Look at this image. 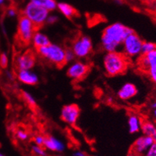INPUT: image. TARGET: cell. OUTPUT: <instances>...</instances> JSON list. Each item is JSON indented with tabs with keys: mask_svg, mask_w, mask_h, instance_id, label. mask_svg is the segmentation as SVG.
Segmentation results:
<instances>
[{
	"mask_svg": "<svg viewBox=\"0 0 156 156\" xmlns=\"http://www.w3.org/2000/svg\"><path fill=\"white\" fill-rule=\"evenodd\" d=\"M133 30L121 23H113L104 28L101 35L102 48L106 52L120 51L125 38Z\"/></svg>",
	"mask_w": 156,
	"mask_h": 156,
	"instance_id": "obj_1",
	"label": "cell"
},
{
	"mask_svg": "<svg viewBox=\"0 0 156 156\" xmlns=\"http://www.w3.org/2000/svg\"><path fill=\"white\" fill-rule=\"evenodd\" d=\"M103 65L107 76H117L124 74L128 68V58L121 51L106 52Z\"/></svg>",
	"mask_w": 156,
	"mask_h": 156,
	"instance_id": "obj_2",
	"label": "cell"
},
{
	"mask_svg": "<svg viewBox=\"0 0 156 156\" xmlns=\"http://www.w3.org/2000/svg\"><path fill=\"white\" fill-rule=\"evenodd\" d=\"M37 51L40 56L52 65L58 67H63L66 65L65 58V49L62 45L51 43L48 46L39 48Z\"/></svg>",
	"mask_w": 156,
	"mask_h": 156,
	"instance_id": "obj_3",
	"label": "cell"
},
{
	"mask_svg": "<svg viewBox=\"0 0 156 156\" xmlns=\"http://www.w3.org/2000/svg\"><path fill=\"white\" fill-rule=\"evenodd\" d=\"M50 12L42 7L29 2L23 9V15L26 16L34 23L37 29L46 24L47 19Z\"/></svg>",
	"mask_w": 156,
	"mask_h": 156,
	"instance_id": "obj_4",
	"label": "cell"
},
{
	"mask_svg": "<svg viewBox=\"0 0 156 156\" xmlns=\"http://www.w3.org/2000/svg\"><path fill=\"white\" fill-rule=\"evenodd\" d=\"M142 44L143 41L141 38L134 31H133L124 40L121 47V52L127 58H139L142 55Z\"/></svg>",
	"mask_w": 156,
	"mask_h": 156,
	"instance_id": "obj_5",
	"label": "cell"
},
{
	"mask_svg": "<svg viewBox=\"0 0 156 156\" xmlns=\"http://www.w3.org/2000/svg\"><path fill=\"white\" fill-rule=\"evenodd\" d=\"M37 27L28 18L21 16L17 24V38L21 43L27 44L30 43Z\"/></svg>",
	"mask_w": 156,
	"mask_h": 156,
	"instance_id": "obj_6",
	"label": "cell"
},
{
	"mask_svg": "<svg viewBox=\"0 0 156 156\" xmlns=\"http://www.w3.org/2000/svg\"><path fill=\"white\" fill-rule=\"evenodd\" d=\"M93 44L91 38L89 37L83 35L79 36L73 41L72 44V50L75 53L76 58H86L91 54L93 51Z\"/></svg>",
	"mask_w": 156,
	"mask_h": 156,
	"instance_id": "obj_7",
	"label": "cell"
},
{
	"mask_svg": "<svg viewBox=\"0 0 156 156\" xmlns=\"http://www.w3.org/2000/svg\"><path fill=\"white\" fill-rule=\"evenodd\" d=\"M139 67L156 85V50L139 57Z\"/></svg>",
	"mask_w": 156,
	"mask_h": 156,
	"instance_id": "obj_8",
	"label": "cell"
},
{
	"mask_svg": "<svg viewBox=\"0 0 156 156\" xmlns=\"http://www.w3.org/2000/svg\"><path fill=\"white\" fill-rule=\"evenodd\" d=\"M89 72V66L83 61H75L69 65L67 69V76L74 81L84 79Z\"/></svg>",
	"mask_w": 156,
	"mask_h": 156,
	"instance_id": "obj_9",
	"label": "cell"
},
{
	"mask_svg": "<svg viewBox=\"0 0 156 156\" xmlns=\"http://www.w3.org/2000/svg\"><path fill=\"white\" fill-rule=\"evenodd\" d=\"M154 141V139L149 136L144 134L140 136L133 143L129 156H144L146 151Z\"/></svg>",
	"mask_w": 156,
	"mask_h": 156,
	"instance_id": "obj_10",
	"label": "cell"
},
{
	"mask_svg": "<svg viewBox=\"0 0 156 156\" xmlns=\"http://www.w3.org/2000/svg\"><path fill=\"white\" fill-rule=\"evenodd\" d=\"M80 116L79 106L74 103L65 105L61 110V119L70 126L76 125Z\"/></svg>",
	"mask_w": 156,
	"mask_h": 156,
	"instance_id": "obj_11",
	"label": "cell"
},
{
	"mask_svg": "<svg viewBox=\"0 0 156 156\" xmlns=\"http://www.w3.org/2000/svg\"><path fill=\"white\" fill-rule=\"evenodd\" d=\"M36 65V57L31 51L19 55L16 58V66L18 71L30 70Z\"/></svg>",
	"mask_w": 156,
	"mask_h": 156,
	"instance_id": "obj_12",
	"label": "cell"
},
{
	"mask_svg": "<svg viewBox=\"0 0 156 156\" xmlns=\"http://www.w3.org/2000/svg\"><path fill=\"white\" fill-rule=\"evenodd\" d=\"M17 79L21 83L27 85V86H35L40 81L38 75L32 69L18 71Z\"/></svg>",
	"mask_w": 156,
	"mask_h": 156,
	"instance_id": "obj_13",
	"label": "cell"
},
{
	"mask_svg": "<svg viewBox=\"0 0 156 156\" xmlns=\"http://www.w3.org/2000/svg\"><path fill=\"white\" fill-rule=\"evenodd\" d=\"M44 147L51 151L55 152H63L66 148L65 144L62 140L58 138L53 135H49L45 137V141Z\"/></svg>",
	"mask_w": 156,
	"mask_h": 156,
	"instance_id": "obj_14",
	"label": "cell"
},
{
	"mask_svg": "<svg viewBox=\"0 0 156 156\" xmlns=\"http://www.w3.org/2000/svg\"><path fill=\"white\" fill-rule=\"evenodd\" d=\"M137 87L135 85L132 83H124L117 92V96L119 99L124 101H127L134 97H135L137 94Z\"/></svg>",
	"mask_w": 156,
	"mask_h": 156,
	"instance_id": "obj_15",
	"label": "cell"
},
{
	"mask_svg": "<svg viewBox=\"0 0 156 156\" xmlns=\"http://www.w3.org/2000/svg\"><path fill=\"white\" fill-rule=\"evenodd\" d=\"M31 42H32L33 45L36 48L37 50L41 48H43V47L48 46V44H51L50 38L48 37V35L42 31L37 30L33 36Z\"/></svg>",
	"mask_w": 156,
	"mask_h": 156,
	"instance_id": "obj_16",
	"label": "cell"
},
{
	"mask_svg": "<svg viewBox=\"0 0 156 156\" xmlns=\"http://www.w3.org/2000/svg\"><path fill=\"white\" fill-rule=\"evenodd\" d=\"M141 125H142V120L138 115L135 113L129 115L127 118V127H128V130L130 134H135V133L139 132L141 129Z\"/></svg>",
	"mask_w": 156,
	"mask_h": 156,
	"instance_id": "obj_17",
	"label": "cell"
},
{
	"mask_svg": "<svg viewBox=\"0 0 156 156\" xmlns=\"http://www.w3.org/2000/svg\"><path fill=\"white\" fill-rule=\"evenodd\" d=\"M141 130L144 135L149 136L156 141V125L153 122L149 120L143 121Z\"/></svg>",
	"mask_w": 156,
	"mask_h": 156,
	"instance_id": "obj_18",
	"label": "cell"
},
{
	"mask_svg": "<svg viewBox=\"0 0 156 156\" xmlns=\"http://www.w3.org/2000/svg\"><path fill=\"white\" fill-rule=\"evenodd\" d=\"M57 9H58L59 12L64 16H65L66 18H69V19L74 17L76 14V10L75 9V8L71 5H69V3H66V2H59V3H58Z\"/></svg>",
	"mask_w": 156,
	"mask_h": 156,
	"instance_id": "obj_19",
	"label": "cell"
},
{
	"mask_svg": "<svg viewBox=\"0 0 156 156\" xmlns=\"http://www.w3.org/2000/svg\"><path fill=\"white\" fill-rule=\"evenodd\" d=\"M30 2L42 7L50 12L55 10L58 6V2L55 0H30Z\"/></svg>",
	"mask_w": 156,
	"mask_h": 156,
	"instance_id": "obj_20",
	"label": "cell"
},
{
	"mask_svg": "<svg viewBox=\"0 0 156 156\" xmlns=\"http://www.w3.org/2000/svg\"><path fill=\"white\" fill-rule=\"evenodd\" d=\"M156 50V44L153 42L149 41H143L142 48H141V53L142 55H146V54L151 53Z\"/></svg>",
	"mask_w": 156,
	"mask_h": 156,
	"instance_id": "obj_21",
	"label": "cell"
},
{
	"mask_svg": "<svg viewBox=\"0 0 156 156\" xmlns=\"http://www.w3.org/2000/svg\"><path fill=\"white\" fill-rule=\"evenodd\" d=\"M22 95H23V98L24 100L27 103L28 105H30V106H36L37 100L36 99H35L34 95L31 94L30 92H27V91H23Z\"/></svg>",
	"mask_w": 156,
	"mask_h": 156,
	"instance_id": "obj_22",
	"label": "cell"
},
{
	"mask_svg": "<svg viewBox=\"0 0 156 156\" xmlns=\"http://www.w3.org/2000/svg\"><path fill=\"white\" fill-rule=\"evenodd\" d=\"M65 63L66 64H71L73 62H75V60H76V56L71 48H66V49H65Z\"/></svg>",
	"mask_w": 156,
	"mask_h": 156,
	"instance_id": "obj_23",
	"label": "cell"
},
{
	"mask_svg": "<svg viewBox=\"0 0 156 156\" xmlns=\"http://www.w3.org/2000/svg\"><path fill=\"white\" fill-rule=\"evenodd\" d=\"M33 153L37 156H48V153L45 149L41 146H38L34 144L31 147Z\"/></svg>",
	"mask_w": 156,
	"mask_h": 156,
	"instance_id": "obj_24",
	"label": "cell"
},
{
	"mask_svg": "<svg viewBox=\"0 0 156 156\" xmlns=\"http://www.w3.org/2000/svg\"><path fill=\"white\" fill-rule=\"evenodd\" d=\"M16 137H17L19 140H20V141H25L28 139L29 135H28L27 133L24 130H23V129H18V130L16 131Z\"/></svg>",
	"mask_w": 156,
	"mask_h": 156,
	"instance_id": "obj_25",
	"label": "cell"
},
{
	"mask_svg": "<svg viewBox=\"0 0 156 156\" xmlns=\"http://www.w3.org/2000/svg\"><path fill=\"white\" fill-rule=\"evenodd\" d=\"M44 141L45 137H44L41 134H37V135H36L34 137V144H36V145L43 147L44 144Z\"/></svg>",
	"mask_w": 156,
	"mask_h": 156,
	"instance_id": "obj_26",
	"label": "cell"
},
{
	"mask_svg": "<svg viewBox=\"0 0 156 156\" xmlns=\"http://www.w3.org/2000/svg\"><path fill=\"white\" fill-rule=\"evenodd\" d=\"M59 17L58 16L56 15V14H49L48 19H47V24H49V25H53L55 24L56 23L58 22Z\"/></svg>",
	"mask_w": 156,
	"mask_h": 156,
	"instance_id": "obj_27",
	"label": "cell"
},
{
	"mask_svg": "<svg viewBox=\"0 0 156 156\" xmlns=\"http://www.w3.org/2000/svg\"><path fill=\"white\" fill-rule=\"evenodd\" d=\"M9 63V58L5 53H2L0 55V65L2 68H6Z\"/></svg>",
	"mask_w": 156,
	"mask_h": 156,
	"instance_id": "obj_28",
	"label": "cell"
},
{
	"mask_svg": "<svg viewBox=\"0 0 156 156\" xmlns=\"http://www.w3.org/2000/svg\"><path fill=\"white\" fill-rule=\"evenodd\" d=\"M144 156H156V141H154L146 151Z\"/></svg>",
	"mask_w": 156,
	"mask_h": 156,
	"instance_id": "obj_29",
	"label": "cell"
},
{
	"mask_svg": "<svg viewBox=\"0 0 156 156\" xmlns=\"http://www.w3.org/2000/svg\"><path fill=\"white\" fill-rule=\"evenodd\" d=\"M6 15L9 18H15L17 16V10L15 8L10 7L9 9H7L6 11Z\"/></svg>",
	"mask_w": 156,
	"mask_h": 156,
	"instance_id": "obj_30",
	"label": "cell"
},
{
	"mask_svg": "<svg viewBox=\"0 0 156 156\" xmlns=\"http://www.w3.org/2000/svg\"><path fill=\"white\" fill-rule=\"evenodd\" d=\"M5 76L7 79H9V80H12L14 79V76L13 73H12L11 71H6L5 72Z\"/></svg>",
	"mask_w": 156,
	"mask_h": 156,
	"instance_id": "obj_31",
	"label": "cell"
},
{
	"mask_svg": "<svg viewBox=\"0 0 156 156\" xmlns=\"http://www.w3.org/2000/svg\"><path fill=\"white\" fill-rule=\"evenodd\" d=\"M72 156H87V154L82 151H76L73 152Z\"/></svg>",
	"mask_w": 156,
	"mask_h": 156,
	"instance_id": "obj_32",
	"label": "cell"
},
{
	"mask_svg": "<svg viewBox=\"0 0 156 156\" xmlns=\"http://www.w3.org/2000/svg\"><path fill=\"white\" fill-rule=\"evenodd\" d=\"M152 116L156 121V110H152Z\"/></svg>",
	"mask_w": 156,
	"mask_h": 156,
	"instance_id": "obj_33",
	"label": "cell"
},
{
	"mask_svg": "<svg viewBox=\"0 0 156 156\" xmlns=\"http://www.w3.org/2000/svg\"><path fill=\"white\" fill-rule=\"evenodd\" d=\"M115 2H116V4H117V5H121L122 3H123V2H122V0H114Z\"/></svg>",
	"mask_w": 156,
	"mask_h": 156,
	"instance_id": "obj_34",
	"label": "cell"
},
{
	"mask_svg": "<svg viewBox=\"0 0 156 156\" xmlns=\"http://www.w3.org/2000/svg\"><path fill=\"white\" fill-rule=\"evenodd\" d=\"M5 0H0V6L3 5L4 2H5Z\"/></svg>",
	"mask_w": 156,
	"mask_h": 156,
	"instance_id": "obj_35",
	"label": "cell"
},
{
	"mask_svg": "<svg viewBox=\"0 0 156 156\" xmlns=\"http://www.w3.org/2000/svg\"><path fill=\"white\" fill-rule=\"evenodd\" d=\"M0 156H5V155H4V154H2V153L1 152V151H0Z\"/></svg>",
	"mask_w": 156,
	"mask_h": 156,
	"instance_id": "obj_36",
	"label": "cell"
},
{
	"mask_svg": "<svg viewBox=\"0 0 156 156\" xmlns=\"http://www.w3.org/2000/svg\"><path fill=\"white\" fill-rule=\"evenodd\" d=\"M93 156H97V155H93Z\"/></svg>",
	"mask_w": 156,
	"mask_h": 156,
	"instance_id": "obj_37",
	"label": "cell"
},
{
	"mask_svg": "<svg viewBox=\"0 0 156 156\" xmlns=\"http://www.w3.org/2000/svg\"></svg>",
	"mask_w": 156,
	"mask_h": 156,
	"instance_id": "obj_38",
	"label": "cell"
},
{
	"mask_svg": "<svg viewBox=\"0 0 156 156\" xmlns=\"http://www.w3.org/2000/svg\"><path fill=\"white\" fill-rule=\"evenodd\" d=\"M10 1H11V0H10Z\"/></svg>",
	"mask_w": 156,
	"mask_h": 156,
	"instance_id": "obj_39",
	"label": "cell"
}]
</instances>
